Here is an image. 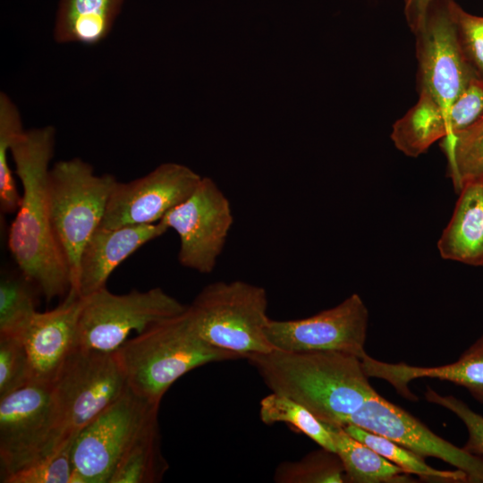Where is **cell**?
Listing matches in <instances>:
<instances>
[{"label":"cell","instance_id":"9","mask_svg":"<svg viewBox=\"0 0 483 483\" xmlns=\"http://www.w3.org/2000/svg\"><path fill=\"white\" fill-rule=\"evenodd\" d=\"M52 387L65 438L75 437L128 389L114 352L81 347L67 357Z\"/></svg>","mask_w":483,"mask_h":483},{"label":"cell","instance_id":"20","mask_svg":"<svg viewBox=\"0 0 483 483\" xmlns=\"http://www.w3.org/2000/svg\"><path fill=\"white\" fill-rule=\"evenodd\" d=\"M448 136L445 110L431 97L419 93L418 102L393 125L391 139L404 155L417 157Z\"/></svg>","mask_w":483,"mask_h":483},{"label":"cell","instance_id":"27","mask_svg":"<svg viewBox=\"0 0 483 483\" xmlns=\"http://www.w3.org/2000/svg\"><path fill=\"white\" fill-rule=\"evenodd\" d=\"M273 479L276 483H345L338 454L320 446L298 461L278 464Z\"/></svg>","mask_w":483,"mask_h":483},{"label":"cell","instance_id":"14","mask_svg":"<svg viewBox=\"0 0 483 483\" xmlns=\"http://www.w3.org/2000/svg\"><path fill=\"white\" fill-rule=\"evenodd\" d=\"M347 424L386 436L423 459H440L463 471L468 482L483 483V458L436 435L411 413L378 393L369 398Z\"/></svg>","mask_w":483,"mask_h":483},{"label":"cell","instance_id":"33","mask_svg":"<svg viewBox=\"0 0 483 483\" xmlns=\"http://www.w3.org/2000/svg\"><path fill=\"white\" fill-rule=\"evenodd\" d=\"M448 136H453L483 116V81L472 78L447 110ZM446 138V137H445Z\"/></svg>","mask_w":483,"mask_h":483},{"label":"cell","instance_id":"29","mask_svg":"<svg viewBox=\"0 0 483 483\" xmlns=\"http://www.w3.org/2000/svg\"><path fill=\"white\" fill-rule=\"evenodd\" d=\"M75 437L67 439L52 453L11 475L4 483H75L72 458Z\"/></svg>","mask_w":483,"mask_h":483},{"label":"cell","instance_id":"19","mask_svg":"<svg viewBox=\"0 0 483 483\" xmlns=\"http://www.w3.org/2000/svg\"><path fill=\"white\" fill-rule=\"evenodd\" d=\"M125 0H59L54 37L60 43H98L110 32Z\"/></svg>","mask_w":483,"mask_h":483},{"label":"cell","instance_id":"8","mask_svg":"<svg viewBox=\"0 0 483 483\" xmlns=\"http://www.w3.org/2000/svg\"><path fill=\"white\" fill-rule=\"evenodd\" d=\"M159 405L128 387L84 427L76 435L72 449L75 483H109L126 451L157 419Z\"/></svg>","mask_w":483,"mask_h":483},{"label":"cell","instance_id":"16","mask_svg":"<svg viewBox=\"0 0 483 483\" xmlns=\"http://www.w3.org/2000/svg\"><path fill=\"white\" fill-rule=\"evenodd\" d=\"M167 230L162 222L114 228L99 226L83 248L76 280L70 289L87 297L106 287L110 275L123 260Z\"/></svg>","mask_w":483,"mask_h":483},{"label":"cell","instance_id":"22","mask_svg":"<svg viewBox=\"0 0 483 483\" xmlns=\"http://www.w3.org/2000/svg\"><path fill=\"white\" fill-rule=\"evenodd\" d=\"M168 463L161 450L157 419L138 436L117 464L109 483H156L162 480Z\"/></svg>","mask_w":483,"mask_h":483},{"label":"cell","instance_id":"5","mask_svg":"<svg viewBox=\"0 0 483 483\" xmlns=\"http://www.w3.org/2000/svg\"><path fill=\"white\" fill-rule=\"evenodd\" d=\"M117 180L97 175L80 158L57 162L50 170L47 197L53 231L75 283L84 246L101 225Z\"/></svg>","mask_w":483,"mask_h":483},{"label":"cell","instance_id":"31","mask_svg":"<svg viewBox=\"0 0 483 483\" xmlns=\"http://www.w3.org/2000/svg\"><path fill=\"white\" fill-rule=\"evenodd\" d=\"M30 383V361L22 338L0 335V397Z\"/></svg>","mask_w":483,"mask_h":483},{"label":"cell","instance_id":"3","mask_svg":"<svg viewBox=\"0 0 483 483\" xmlns=\"http://www.w3.org/2000/svg\"><path fill=\"white\" fill-rule=\"evenodd\" d=\"M114 354L128 387L157 403L161 402L176 380L192 369L211 362L241 359L202 339L187 309L129 338Z\"/></svg>","mask_w":483,"mask_h":483},{"label":"cell","instance_id":"1","mask_svg":"<svg viewBox=\"0 0 483 483\" xmlns=\"http://www.w3.org/2000/svg\"><path fill=\"white\" fill-rule=\"evenodd\" d=\"M55 137L51 126L23 131L10 148L22 194L9 228L8 248L18 269L48 301L67 294L72 285L48 206L47 182Z\"/></svg>","mask_w":483,"mask_h":483},{"label":"cell","instance_id":"34","mask_svg":"<svg viewBox=\"0 0 483 483\" xmlns=\"http://www.w3.org/2000/svg\"><path fill=\"white\" fill-rule=\"evenodd\" d=\"M434 0H403V13L408 27L414 34L425 21Z\"/></svg>","mask_w":483,"mask_h":483},{"label":"cell","instance_id":"23","mask_svg":"<svg viewBox=\"0 0 483 483\" xmlns=\"http://www.w3.org/2000/svg\"><path fill=\"white\" fill-rule=\"evenodd\" d=\"M343 429L355 439L360 441L378 454L402 468L409 474L429 482H468L467 475L461 470H441L434 469L415 453L394 441L353 424H347Z\"/></svg>","mask_w":483,"mask_h":483},{"label":"cell","instance_id":"4","mask_svg":"<svg viewBox=\"0 0 483 483\" xmlns=\"http://www.w3.org/2000/svg\"><path fill=\"white\" fill-rule=\"evenodd\" d=\"M267 291L242 280L206 285L187 310L202 339L246 359L273 350L265 329L269 318Z\"/></svg>","mask_w":483,"mask_h":483},{"label":"cell","instance_id":"25","mask_svg":"<svg viewBox=\"0 0 483 483\" xmlns=\"http://www.w3.org/2000/svg\"><path fill=\"white\" fill-rule=\"evenodd\" d=\"M259 418L267 425L284 423L295 431L309 437L320 447L335 452L327 425L306 407L284 395L271 392L261 399Z\"/></svg>","mask_w":483,"mask_h":483},{"label":"cell","instance_id":"28","mask_svg":"<svg viewBox=\"0 0 483 483\" xmlns=\"http://www.w3.org/2000/svg\"><path fill=\"white\" fill-rule=\"evenodd\" d=\"M23 131L19 112L4 94L0 97V209L16 213L21 199L8 163V153L14 140Z\"/></svg>","mask_w":483,"mask_h":483},{"label":"cell","instance_id":"15","mask_svg":"<svg viewBox=\"0 0 483 483\" xmlns=\"http://www.w3.org/2000/svg\"><path fill=\"white\" fill-rule=\"evenodd\" d=\"M83 297L70 289L55 309L37 312L22 338L30 368V383L53 384L76 347L77 325Z\"/></svg>","mask_w":483,"mask_h":483},{"label":"cell","instance_id":"26","mask_svg":"<svg viewBox=\"0 0 483 483\" xmlns=\"http://www.w3.org/2000/svg\"><path fill=\"white\" fill-rule=\"evenodd\" d=\"M38 288L19 269L0 280V335L21 336L38 312Z\"/></svg>","mask_w":483,"mask_h":483},{"label":"cell","instance_id":"2","mask_svg":"<svg viewBox=\"0 0 483 483\" xmlns=\"http://www.w3.org/2000/svg\"><path fill=\"white\" fill-rule=\"evenodd\" d=\"M267 388L309 410L323 423L343 427L377 393L356 355L329 350L273 349L246 358Z\"/></svg>","mask_w":483,"mask_h":483},{"label":"cell","instance_id":"10","mask_svg":"<svg viewBox=\"0 0 483 483\" xmlns=\"http://www.w3.org/2000/svg\"><path fill=\"white\" fill-rule=\"evenodd\" d=\"M233 221L228 198L209 177L160 220L179 236V263L200 274L214 271Z\"/></svg>","mask_w":483,"mask_h":483},{"label":"cell","instance_id":"24","mask_svg":"<svg viewBox=\"0 0 483 483\" xmlns=\"http://www.w3.org/2000/svg\"><path fill=\"white\" fill-rule=\"evenodd\" d=\"M441 140L448 175L457 192L468 182L483 178V116L467 129Z\"/></svg>","mask_w":483,"mask_h":483},{"label":"cell","instance_id":"6","mask_svg":"<svg viewBox=\"0 0 483 483\" xmlns=\"http://www.w3.org/2000/svg\"><path fill=\"white\" fill-rule=\"evenodd\" d=\"M67 439L52 384L30 383L0 397L2 482L52 453Z\"/></svg>","mask_w":483,"mask_h":483},{"label":"cell","instance_id":"18","mask_svg":"<svg viewBox=\"0 0 483 483\" xmlns=\"http://www.w3.org/2000/svg\"><path fill=\"white\" fill-rule=\"evenodd\" d=\"M437 249L447 260L483 267V178L463 185Z\"/></svg>","mask_w":483,"mask_h":483},{"label":"cell","instance_id":"17","mask_svg":"<svg viewBox=\"0 0 483 483\" xmlns=\"http://www.w3.org/2000/svg\"><path fill=\"white\" fill-rule=\"evenodd\" d=\"M361 360L369 377L387 381L400 395L411 402L418 401V397L409 389V383L418 378H435L466 388L477 402L483 403V335L456 361L446 365L419 367L403 362L388 363L368 354Z\"/></svg>","mask_w":483,"mask_h":483},{"label":"cell","instance_id":"21","mask_svg":"<svg viewBox=\"0 0 483 483\" xmlns=\"http://www.w3.org/2000/svg\"><path fill=\"white\" fill-rule=\"evenodd\" d=\"M327 427L344 468L345 483L413 482L411 474L352 437L343 427Z\"/></svg>","mask_w":483,"mask_h":483},{"label":"cell","instance_id":"11","mask_svg":"<svg viewBox=\"0 0 483 483\" xmlns=\"http://www.w3.org/2000/svg\"><path fill=\"white\" fill-rule=\"evenodd\" d=\"M450 0H434L425 21L413 34L418 61V89L446 112L474 78L462 55Z\"/></svg>","mask_w":483,"mask_h":483},{"label":"cell","instance_id":"13","mask_svg":"<svg viewBox=\"0 0 483 483\" xmlns=\"http://www.w3.org/2000/svg\"><path fill=\"white\" fill-rule=\"evenodd\" d=\"M201 178L186 165L165 163L129 182L117 181L100 226L158 223L193 192Z\"/></svg>","mask_w":483,"mask_h":483},{"label":"cell","instance_id":"32","mask_svg":"<svg viewBox=\"0 0 483 483\" xmlns=\"http://www.w3.org/2000/svg\"><path fill=\"white\" fill-rule=\"evenodd\" d=\"M425 398L455 414L465 425L468 439L462 446L467 452L483 458V416L475 412L462 400L453 395H441L427 386Z\"/></svg>","mask_w":483,"mask_h":483},{"label":"cell","instance_id":"12","mask_svg":"<svg viewBox=\"0 0 483 483\" xmlns=\"http://www.w3.org/2000/svg\"><path fill=\"white\" fill-rule=\"evenodd\" d=\"M369 311L360 296L352 293L338 305L300 319L269 318L265 333L273 349L285 352L329 350L362 359Z\"/></svg>","mask_w":483,"mask_h":483},{"label":"cell","instance_id":"7","mask_svg":"<svg viewBox=\"0 0 483 483\" xmlns=\"http://www.w3.org/2000/svg\"><path fill=\"white\" fill-rule=\"evenodd\" d=\"M186 309L160 287L124 294H114L104 287L83 297L76 347L114 352L132 331L141 333Z\"/></svg>","mask_w":483,"mask_h":483},{"label":"cell","instance_id":"30","mask_svg":"<svg viewBox=\"0 0 483 483\" xmlns=\"http://www.w3.org/2000/svg\"><path fill=\"white\" fill-rule=\"evenodd\" d=\"M449 6L465 62L473 77L483 81V17L465 12L455 0Z\"/></svg>","mask_w":483,"mask_h":483}]
</instances>
